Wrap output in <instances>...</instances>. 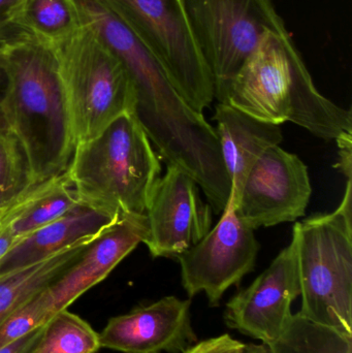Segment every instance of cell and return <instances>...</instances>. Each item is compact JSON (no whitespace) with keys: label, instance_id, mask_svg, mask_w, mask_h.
<instances>
[{"label":"cell","instance_id":"obj_22","mask_svg":"<svg viewBox=\"0 0 352 353\" xmlns=\"http://www.w3.org/2000/svg\"><path fill=\"white\" fill-rule=\"evenodd\" d=\"M43 290L19 307L0 325V347L43 327L55 315Z\"/></svg>","mask_w":352,"mask_h":353},{"label":"cell","instance_id":"obj_25","mask_svg":"<svg viewBox=\"0 0 352 353\" xmlns=\"http://www.w3.org/2000/svg\"><path fill=\"white\" fill-rule=\"evenodd\" d=\"M26 0H0V37H10L14 30V23Z\"/></svg>","mask_w":352,"mask_h":353},{"label":"cell","instance_id":"obj_7","mask_svg":"<svg viewBox=\"0 0 352 353\" xmlns=\"http://www.w3.org/2000/svg\"><path fill=\"white\" fill-rule=\"evenodd\" d=\"M146 46L176 90L198 113L215 99L210 70L184 0H101Z\"/></svg>","mask_w":352,"mask_h":353},{"label":"cell","instance_id":"obj_1","mask_svg":"<svg viewBox=\"0 0 352 353\" xmlns=\"http://www.w3.org/2000/svg\"><path fill=\"white\" fill-rule=\"evenodd\" d=\"M83 25L121 60L136 90V113L149 140L167 165L191 175L219 157L214 128L192 110L132 29L101 0H74Z\"/></svg>","mask_w":352,"mask_h":353},{"label":"cell","instance_id":"obj_23","mask_svg":"<svg viewBox=\"0 0 352 353\" xmlns=\"http://www.w3.org/2000/svg\"><path fill=\"white\" fill-rule=\"evenodd\" d=\"M253 344H244L225 334L190 346L181 353H250Z\"/></svg>","mask_w":352,"mask_h":353},{"label":"cell","instance_id":"obj_12","mask_svg":"<svg viewBox=\"0 0 352 353\" xmlns=\"http://www.w3.org/2000/svg\"><path fill=\"white\" fill-rule=\"evenodd\" d=\"M300 294L297 247L291 239L270 267L227 303L225 321L269 346L289 329L293 317L291 304Z\"/></svg>","mask_w":352,"mask_h":353},{"label":"cell","instance_id":"obj_29","mask_svg":"<svg viewBox=\"0 0 352 353\" xmlns=\"http://www.w3.org/2000/svg\"><path fill=\"white\" fill-rule=\"evenodd\" d=\"M250 353H269L268 347L266 345H253Z\"/></svg>","mask_w":352,"mask_h":353},{"label":"cell","instance_id":"obj_16","mask_svg":"<svg viewBox=\"0 0 352 353\" xmlns=\"http://www.w3.org/2000/svg\"><path fill=\"white\" fill-rule=\"evenodd\" d=\"M122 215H112L81 203L17 243L0 261V275L49 259L85 239L99 236Z\"/></svg>","mask_w":352,"mask_h":353},{"label":"cell","instance_id":"obj_3","mask_svg":"<svg viewBox=\"0 0 352 353\" xmlns=\"http://www.w3.org/2000/svg\"><path fill=\"white\" fill-rule=\"evenodd\" d=\"M260 121H289L318 138L352 134V114L316 88L287 28L262 35L234 79L227 101Z\"/></svg>","mask_w":352,"mask_h":353},{"label":"cell","instance_id":"obj_11","mask_svg":"<svg viewBox=\"0 0 352 353\" xmlns=\"http://www.w3.org/2000/svg\"><path fill=\"white\" fill-rule=\"evenodd\" d=\"M198 187L187 172L167 165L145 213L148 236L144 244L153 257L177 259L210 232L213 211L203 201Z\"/></svg>","mask_w":352,"mask_h":353},{"label":"cell","instance_id":"obj_26","mask_svg":"<svg viewBox=\"0 0 352 353\" xmlns=\"http://www.w3.org/2000/svg\"><path fill=\"white\" fill-rule=\"evenodd\" d=\"M45 325L6 345L0 347V353H31L41 341Z\"/></svg>","mask_w":352,"mask_h":353},{"label":"cell","instance_id":"obj_28","mask_svg":"<svg viewBox=\"0 0 352 353\" xmlns=\"http://www.w3.org/2000/svg\"><path fill=\"white\" fill-rule=\"evenodd\" d=\"M8 37H0V50L3 45L6 39ZM6 74L2 65L1 57H0V132H8L6 130V122L3 119V114H2V101H3L4 94H6Z\"/></svg>","mask_w":352,"mask_h":353},{"label":"cell","instance_id":"obj_6","mask_svg":"<svg viewBox=\"0 0 352 353\" xmlns=\"http://www.w3.org/2000/svg\"><path fill=\"white\" fill-rule=\"evenodd\" d=\"M55 51L68 99L76 146L101 134L120 116L136 111L130 72L105 43L83 25Z\"/></svg>","mask_w":352,"mask_h":353},{"label":"cell","instance_id":"obj_19","mask_svg":"<svg viewBox=\"0 0 352 353\" xmlns=\"http://www.w3.org/2000/svg\"><path fill=\"white\" fill-rule=\"evenodd\" d=\"M267 347L269 353H352V338L297 313L280 339Z\"/></svg>","mask_w":352,"mask_h":353},{"label":"cell","instance_id":"obj_14","mask_svg":"<svg viewBox=\"0 0 352 353\" xmlns=\"http://www.w3.org/2000/svg\"><path fill=\"white\" fill-rule=\"evenodd\" d=\"M148 236L146 215L123 214L53 283L43 290L54 313L66 310L109 274Z\"/></svg>","mask_w":352,"mask_h":353},{"label":"cell","instance_id":"obj_17","mask_svg":"<svg viewBox=\"0 0 352 353\" xmlns=\"http://www.w3.org/2000/svg\"><path fill=\"white\" fill-rule=\"evenodd\" d=\"M99 236L85 239L49 259L0 275V325L19 307L53 283Z\"/></svg>","mask_w":352,"mask_h":353},{"label":"cell","instance_id":"obj_8","mask_svg":"<svg viewBox=\"0 0 352 353\" xmlns=\"http://www.w3.org/2000/svg\"><path fill=\"white\" fill-rule=\"evenodd\" d=\"M210 70L215 99L227 103L234 79L268 31L287 28L272 0H184Z\"/></svg>","mask_w":352,"mask_h":353},{"label":"cell","instance_id":"obj_18","mask_svg":"<svg viewBox=\"0 0 352 353\" xmlns=\"http://www.w3.org/2000/svg\"><path fill=\"white\" fill-rule=\"evenodd\" d=\"M83 23L74 0H26L14 30L55 48L72 39Z\"/></svg>","mask_w":352,"mask_h":353},{"label":"cell","instance_id":"obj_2","mask_svg":"<svg viewBox=\"0 0 352 353\" xmlns=\"http://www.w3.org/2000/svg\"><path fill=\"white\" fill-rule=\"evenodd\" d=\"M6 74L2 114L41 183L68 171L76 142L55 51L28 35H10L0 50Z\"/></svg>","mask_w":352,"mask_h":353},{"label":"cell","instance_id":"obj_4","mask_svg":"<svg viewBox=\"0 0 352 353\" xmlns=\"http://www.w3.org/2000/svg\"><path fill=\"white\" fill-rule=\"evenodd\" d=\"M68 174L81 201L99 211L145 215L161 165L136 113L74 148Z\"/></svg>","mask_w":352,"mask_h":353},{"label":"cell","instance_id":"obj_31","mask_svg":"<svg viewBox=\"0 0 352 353\" xmlns=\"http://www.w3.org/2000/svg\"><path fill=\"white\" fill-rule=\"evenodd\" d=\"M6 203H8V201H6ZM6 203H4V201H2L1 199H0V207H2V205H6Z\"/></svg>","mask_w":352,"mask_h":353},{"label":"cell","instance_id":"obj_30","mask_svg":"<svg viewBox=\"0 0 352 353\" xmlns=\"http://www.w3.org/2000/svg\"><path fill=\"white\" fill-rule=\"evenodd\" d=\"M6 203L4 205H2V207H0V218H1L2 214H3L4 209H6Z\"/></svg>","mask_w":352,"mask_h":353},{"label":"cell","instance_id":"obj_27","mask_svg":"<svg viewBox=\"0 0 352 353\" xmlns=\"http://www.w3.org/2000/svg\"><path fill=\"white\" fill-rule=\"evenodd\" d=\"M336 141L338 143L339 155H340V161H339L336 167L344 174L347 180H351L352 171V134H349V132L343 134Z\"/></svg>","mask_w":352,"mask_h":353},{"label":"cell","instance_id":"obj_10","mask_svg":"<svg viewBox=\"0 0 352 353\" xmlns=\"http://www.w3.org/2000/svg\"><path fill=\"white\" fill-rule=\"evenodd\" d=\"M312 186L303 161L273 146L248 172L237 199L236 211L252 230L293 222L306 213Z\"/></svg>","mask_w":352,"mask_h":353},{"label":"cell","instance_id":"obj_21","mask_svg":"<svg viewBox=\"0 0 352 353\" xmlns=\"http://www.w3.org/2000/svg\"><path fill=\"white\" fill-rule=\"evenodd\" d=\"M31 183L26 159L16 139L8 132H0V199L10 201Z\"/></svg>","mask_w":352,"mask_h":353},{"label":"cell","instance_id":"obj_15","mask_svg":"<svg viewBox=\"0 0 352 353\" xmlns=\"http://www.w3.org/2000/svg\"><path fill=\"white\" fill-rule=\"evenodd\" d=\"M216 122L221 159L231 183V194L237 199L248 172L265 151L283 140L280 125L260 121L229 103H217Z\"/></svg>","mask_w":352,"mask_h":353},{"label":"cell","instance_id":"obj_13","mask_svg":"<svg viewBox=\"0 0 352 353\" xmlns=\"http://www.w3.org/2000/svg\"><path fill=\"white\" fill-rule=\"evenodd\" d=\"M190 300L165 296L111 319L99 334L101 348L123 353H181L196 343Z\"/></svg>","mask_w":352,"mask_h":353},{"label":"cell","instance_id":"obj_20","mask_svg":"<svg viewBox=\"0 0 352 353\" xmlns=\"http://www.w3.org/2000/svg\"><path fill=\"white\" fill-rule=\"evenodd\" d=\"M99 348V334L66 309L50 319L31 353H95Z\"/></svg>","mask_w":352,"mask_h":353},{"label":"cell","instance_id":"obj_24","mask_svg":"<svg viewBox=\"0 0 352 353\" xmlns=\"http://www.w3.org/2000/svg\"><path fill=\"white\" fill-rule=\"evenodd\" d=\"M21 192L6 203L3 214L0 218V261L19 242L18 239L14 236L12 230H10V221Z\"/></svg>","mask_w":352,"mask_h":353},{"label":"cell","instance_id":"obj_9","mask_svg":"<svg viewBox=\"0 0 352 353\" xmlns=\"http://www.w3.org/2000/svg\"><path fill=\"white\" fill-rule=\"evenodd\" d=\"M260 248L254 230L241 219L229 195L218 223L177 257L184 290L189 298L204 292L216 306L229 288L253 271Z\"/></svg>","mask_w":352,"mask_h":353},{"label":"cell","instance_id":"obj_5","mask_svg":"<svg viewBox=\"0 0 352 353\" xmlns=\"http://www.w3.org/2000/svg\"><path fill=\"white\" fill-rule=\"evenodd\" d=\"M299 267L300 315L352 338V180L332 213L293 226Z\"/></svg>","mask_w":352,"mask_h":353}]
</instances>
